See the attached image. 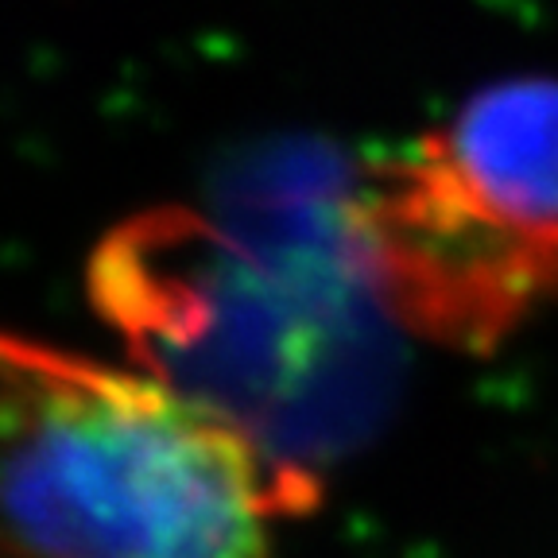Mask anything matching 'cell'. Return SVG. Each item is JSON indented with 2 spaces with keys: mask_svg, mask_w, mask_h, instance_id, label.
I'll return each mask as SVG.
<instances>
[{
  "mask_svg": "<svg viewBox=\"0 0 558 558\" xmlns=\"http://www.w3.org/2000/svg\"><path fill=\"white\" fill-rule=\"evenodd\" d=\"M4 532L24 558H271L314 477L151 373L4 338Z\"/></svg>",
  "mask_w": 558,
  "mask_h": 558,
  "instance_id": "obj_1",
  "label": "cell"
},
{
  "mask_svg": "<svg viewBox=\"0 0 558 558\" xmlns=\"http://www.w3.org/2000/svg\"><path fill=\"white\" fill-rule=\"evenodd\" d=\"M326 283L314 271L279 279L194 214L136 218L94 256L97 303L151 376L271 450L288 415L306 418L311 373L333 376L326 361L341 341L345 303L326 295Z\"/></svg>",
  "mask_w": 558,
  "mask_h": 558,
  "instance_id": "obj_2",
  "label": "cell"
},
{
  "mask_svg": "<svg viewBox=\"0 0 558 558\" xmlns=\"http://www.w3.org/2000/svg\"><path fill=\"white\" fill-rule=\"evenodd\" d=\"M345 229L373 295L427 338L485 345L558 295L555 229L505 218L423 140L376 167Z\"/></svg>",
  "mask_w": 558,
  "mask_h": 558,
  "instance_id": "obj_3",
  "label": "cell"
},
{
  "mask_svg": "<svg viewBox=\"0 0 558 558\" xmlns=\"http://www.w3.org/2000/svg\"><path fill=\"white\" fill-rule=\"evenodd\" d=\"M423 144L505 218L558 233V82L515 78L481 89Z\"/></svg>",
  "mask_w": 558,
  "mask_h": 558,
  "instance_id": "obj_4",
  "label": "cell"
}]
</instances>
